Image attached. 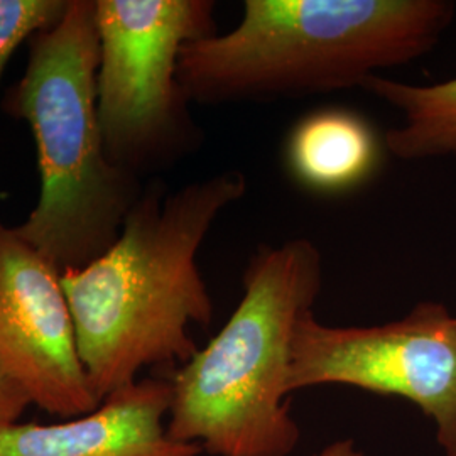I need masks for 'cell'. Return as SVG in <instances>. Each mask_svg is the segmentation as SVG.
Listing matches in <instances>:
<instances>
[{"instance_id":"9c48e42d","label":"cell","mask_w":456,"mask_h":456,"mask_svg":"<svg viewBox=\"0 0 456 456\" xmlns=\"http://www.w3.org/2000/svg\"><path fill=\"white\" fill-rule=\"evenodd\" d=\"M382 147L370 122L352 110L323 109L303 117L286 142L294 180L316 193H345L374 176Z\"/></svg>"},{"instance_id":"ba28073f","label":"cell","mask_w":456,"mask_h":456,"mask_svg":"<svg viewBox=\"0 0 456 456\" xmlns=\"http://www.w3.org/2000/svg\"><path fill=\"white\" fill-rule=\"evenodd\" d=\"M169 379H142L110 394L95 411L65 423L0 426V456H198L195 443L167 435Z\"/></svg>"},{"instance_id":"7c38bea8","label":"cell","mask_w":456,"mask_h":456,"mask_svg":"<svg viewBox=\"0 0 456 456\" xmlns=\"http://www.w3.org/2000/svg\"><path fill=\"white\" fill-rule=\"evenodd\" d=\"M29 406V399L12 382L0 375V426L19 423Z\"/></svg>"},{"instance_id":"30bf717a","label":"cell","mask_w":456,"mask_h":456,"mask_svg":"<svg viewBox=\"0 0 456 456\" xmlns=\"http://www.w3.org/2000/svg\"><path fill=\"white\" fill-rule=\"evenodd\" d=\"M362 90L403 114V122L384 134L392 156L403 161L456 156V78L411 85L375 75Z\"/></svg>"},{"instance_id":"8992f818","label":"cell","mask_w":456,"mask_h":456,"mask_svg":"<svg viewBox=\"0 0 456 456\" xmlns=\"http://www.w3.org/2000/svg\"><path fill=\"white\" fill-rule=\"evenodd\" d=\"M323 384L399 395L436 424L446 456H456V316L441 303H419L379 326H328L313 311L296 326L289 394Z\"/></svg>"},{"instance_id":"5b68a950","label":"cell","mask_w":456,"mask_h":456,"mask_svg":"<svg viewBox=\"0 0 456 456\" xmlns=\"http://www.w3.org/2000/svg\"><path fill=\"white\" fill-rule=\"evenodd\" d=\"M212 0H95L97 112L109 161L142 180L193 154L203 132L178 82L184 45L212 36Z\"/></svg>"},{"instance_id":"277c9868","label":"cell","mask_w":456,"mask_h":456,"mask_svg":"<svg viewBox=\"0 0 456 456\" xmlns=\"http://www.w3.org/2000/svg\"><path fill=\"white\" fill-rule=\"evenodd\" d=\"M323 262L310 239L261 245L242 299L212 342L169 377L167 435L212 456H289L301 438L288 377L296 326L313 311Z\"/></svg>"},{"instance_id":"6da1fadb","label":"cell","mask_w":456,"mask_h":456,"mask_svg":"<svg viewBox=\"0 0 456 456\" xmlns=\"http://www.w3.org/2000/svg\"><path fill=\"white\" fill-rule=\"evenodd\" d=\"M247 178L228 169L167 191L144 186L115 244L61 286L90 387L102 403L146 367L180 369L198 354L191 326L212 323L198 252L218 216L242 200Z\"/></svg>"},{"instance_id":"4fadbf2b","label":"cell","mask_w":456,"mask_h":456,"mask_svg":"<svg viewBox=\"0 0 456 456\" xmlns=\"http://www.w3.org/2000/svg\"><path fill=\"white\" fill-rule=\"evenodd\" d=\"M314 456H363V453L357 450L355 441L338 440L328 444L325 450H322L318 455Z\"/></svg>"},{"instance_id":"3957f363","label":"cell","mask_w":456,"mask_h":456,"mask_svg":"<svg viewBox=\"0 0 456 456\" xmlns=\"http://www.w3.org/2000/svg\"><path fill=\"white\" fill-rule=\"evenodd\" d=\"M28 48L22 77L2 98L5 114L29 124L37 151L39 198L16 232L65 274L115 244L146 184L110 163L103 146L95 0H71Z\"/></svg>"},{"instance_id":"8fae6325","label":"cell","mask_w":456,"mask_h":456,"mask_svg":"<svg viewBox=\"0 0 456 456\" xmlns=\"http://www.w3.org/2000/svg\"><path fill=\"white\" fill-rule=\"evenodd\" d=\"M71 0H0V82L5 66L22 43L54 28Z\"/></svg>"},{"instance_id":"52a82bcc","label":"cell","mask_w":456,"mask_h":456,"mask_svg":"<svg viewBox=\"0 0 456 456\" xmlns=\"http://www.w3.org/2000/svg\"><path fill=\"white\" fill-rule=\"evenodd\" d=\"M61 273L0 220V375L60 418L102 404L83 369Z\"/></svg>"},{"instance_id":"7a4b0ae2","label":"cell","mask_w":456,"mask_h":456,"mask_svg":"<svg viewBox=\"0 0 456 456\" xmlns=\"http://www.w3.org/2000/svg\"><path fill=\"white\" fill-rule=\"evenodd\" d=\"M453 14L446 0H245L235 29L183 46L178 82L201 105L362 88L429 53Z\"/></svg>"}]
</instances>
